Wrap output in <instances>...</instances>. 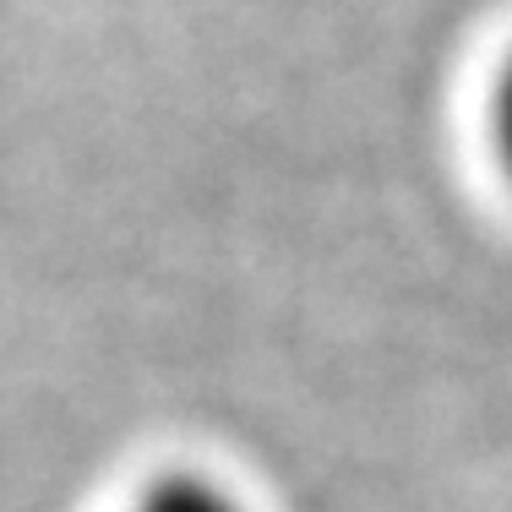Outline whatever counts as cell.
<instances>
[{
    "instance_id": "1",
    "label": "cell",
    "mask_w": 512,
    "mask_h": 512,
    "mask_svg": "<svg viewBox=\"0 0 512 512\" xmlns=\"http://www.w3.org/2000/svg\"><path fill=\"white\" fill-rule=\"evenodd\" d=\"M137 512H246V507L202 474H164L158 485L142 491Z\"/></svg>"
},
{
    "instance_id": "2",
    "label": "cell",
    "mask_w": 512,
    "mask_h": 512,
    "mask_svg": "<svg viewBox=\"0 0 512 512\" xmlns=\"http://www.w3.org/2000/svg\"><path fill=\"white\" fill-rule=\"evenodd\" d=\"M496 148H502V164L512 175V60H507L502 82H496Z\"/></svg>"
}]
</instances>
